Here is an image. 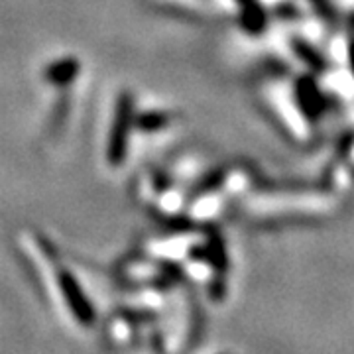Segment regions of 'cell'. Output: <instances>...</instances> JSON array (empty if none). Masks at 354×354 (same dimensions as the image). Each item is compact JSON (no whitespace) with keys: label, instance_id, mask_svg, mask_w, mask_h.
Segmentation results:
<instances>
[{"label":"cell","instance_id":"cell-1","mask_svg":"<svg viewBox=\"0 0 354 354\" xmlns=\"http://www.w3.org/2000/svg\"><path fill=\"white\" fill-rule=\"evenodd\" d=\"M128 127H130V102L124 99L116 109L114 127L111 130V140H109V160L113 164H120L127 153Z\"/></svg>","mask_w":354,"mask_h":354},{"label":"cell","instance_id":"cell-2","mask_svg":"<svg viewBox=\"0 0 354 354\" xmlns=\"http://www.w3.org/2000/svg\"><path fill=\"white\" fill-rule=\"evenodd\" d=\"M297 101L299 106L309 118L315 120L317 116L323 111V97L321 93L317 91L315 83L311 79H301L299 85H297Z\"/></svg>","mask_w":354,"mask_h":354},{"label":"cell","instance_id":"cell-3","mask_svg":"<svg viewBox=\"0 0 354 354\" xmlns=\"http://www.w3.org/2000/svg\"><path fill=\"white\" fill-rule=\"evenodd\" d=\"M79 73V64L75 59H62L57 64H51L46 71L48 81H51L53 85H65L71 83Z\"/></svg>","mask_w":354,"mask_h":354},{"label":"cell","instance_id":"cell-4","mask_svg":"<svg viewBox=\"0 0 354 354\" xmlns=\"http://www.w3.org/2000/svg\"><path fill=\"white\" fill-rule=\"evenodd\" d=\"M244 24L252 30H262V26H264L262 10L258 6H250V2L244 4Z\"/></svg>","mask_w":354,"mask_h":354},{"label":"cell","instance_id":"cell-5","mask_svg":"<svg viewBox=\"0 0 354 354\" xmlns=\"http://www.w3.org/2000/svg\"><path fill=\"white\" fill-rule=\"evenodd\" d=\"M348 59H351V67H353L354 75V41H351V46H348Z\"/></svg>","mask_w":354,"mask_h":354}]
</instances>
